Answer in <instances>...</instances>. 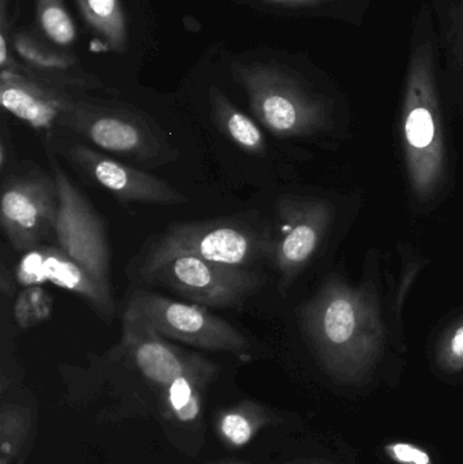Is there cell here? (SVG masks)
<instances>
[{"mask_svg":"<svg viewBox=\"0 0 463 464\" xmlns=\"http://www.w3.org/2000/svg\"><path fill=\"white\" fill-rule=\"evenodd\" d=\"M59 195L53 177L24 174L3 185L0 225L19 253L41 246L56 230Z\"/></svg>","mask_w":463,"mask_h":464,"instance_id":"9c48e42d","label":"cell"},{"mask_svg":"<svg viewBox=\"0 0 463 464\" xmlns=\"http://www.w3.org/2000/svg\"><path fill=\"white\" fill-rule=\"evenodd\" d=\"M141 276L203 307H241L263 286V277L257 273L215 264L184 251H151Z\"/></svg>","mask_w":463,"mask_h":464,"instance_id":"7a4b0ae2","label":"cell"},{"mask_svg":"<svg viewBox=\"0 0 463 464\" xmlns=\"http://www.w3.org/2000/svg\"><path fill=\"white\" fill-rule=\"evenodd\" d=\"M92 32L100 34L109 48L124 52L128 45L127 18L121 0H76Z\"/></svg>","mask_w":463,"mask_h":464,"instance_id":"e0dca14e","label":"cell"},{"mask_svg":"<svg viewBox=\"0 0 463 464\" xmlns=\"http://www.w3.org/2000/svg\"><path fill=\"white\" fill-rule=\"evenodd\" d=\"M233 76L246 92L256 119L277 138H301L323 130V106L276 68L236 63Z\"/></svg>","mask_w":463,"mask_h":464,"instance_id":"3957f363","label":"cell"},{"mask_svg":"<svg viewBox=\"0 0 463 464\" xmlns=\"http://www.w3.org/2000/svg\"><path fill=\"white\" fill-rule=\"evenodd\" d=\"M301 324L323 371L344 386L371 379L385 346V324L371 286L332 276L301 307Z\"/></svg>","mask_w":463,"mask_h":464,"instance_id":"6da1fadb","label":"cell"},{"mask_svg":"<svg viewBox=\"0 0 463 464\" xmlns=\"http://www.w3.org/2000/svg\"><path fill=\"white\" fill-rule=\"evenodd\" d=\"M385 454L396 464H434L431 455L426 450L404 441L386 444Z\"/></svg>","mask_w":463,"mask_h":464,"instance_id":"7402d4cb","label":"cell"},{"mask_svg":"<svg viewBox=\"0 0 463 464\" xmlns=\"http://www.w3.org/2000/svg\"><path fill=\"white\" fill-rule=\"evenodd\" d=\"M0 102L5 111L35 130L67 127L84 101L72 92L41 83L24 73L2 70Z\"/></svg>","mask_w":463,"mask_h":464,"instance_id":"7c38bea8","label":"cell"},{"mask_svg":"<svg viewBox=\"0 0 463 464\" xmlns=\"http://www.w3.org/2000/svg\"><path fill=\"white\" fill-rule=\"evenodd\" d=\"M68 160L82 174L122 203L178 206L188 201L182 193L162 179L82 144L71 147Z\"/></svg>","mask_w":463,"mask_h":464,"instance_id":"8fae6325","label":"cell"},{"mask_svg":"<svg viewBox=\"0 0 463 464\" xmlns=\"http://www.w3.org/2000/svg\"><path fill=\"white\" fill-rule=\"evenodd\" d=\"M11 46L21 59L26 75L64 92L103 90L102 82L86 72L75 56L53 51L26 30L13 33Z\"/></svg>","mask_w":463,"mask_h":464,"instance_id":"9a60e30c","label":"cell"},{"mask_svg":"<svg viewBox=\"0 0 463 464\" xmlns=\"http://www.w3.org/2000/svg\"><path fill=\"white\" fill-rule=\"evenodd\" d=\"M265 2L282 3L287 2V0H265Z\"/></svg>","mask_w":463,"mask_h":464,"instance_id":"cb8c5ba5","label":"cell"},{"mask_svg":"<svg viewBox=\"0 0 463 464\" xmlns=\"http://www.w3.org/2000/svg\"><path fill=\"white\" fill-rule=\"evenodd\" d=\"M51 163L59 195L54 230L57 247L83 266L103 294L111 299V248L102 220L83 193L71 182L53 155Z\"/></svg>","mask_w":463,"mask_h":464,"instance_id":"5b68a950","label":"cell"},{"mask_svg":"<svg viewBox=\"0 0 463 464\" xmlns=\"http://www.w3.org/2000/svg\"><path fill=\"white\" fill-rule=\"evenodd\" d=\"M65 128L83 135L98 149L122 157L149 160L158 149L149 130L130 114L103 111L87 102L82 103Z\"/></svg>","mask_w":463,"mask_h":464,"instance_id":"5bb4252c","label":"cell"},{"mask_svg":"<svg viewBox=\"0 0 463 464\" xmlns=\"http://www.w3.org/2000/svg\"><path fill=\"white\" fill-rule=\"evenodd\" d=\"M276 215L280 234L272 256L280 292L285 294L320 248L333 223L334 207L323 198L288 195L277 200Z\"/></svg>","mask_w":463,"mask_h":464,"instance_id":"52a82bcc","label":"cell"},{"mask_svg":"<svg viewBox=\"0 0 463 464\" xmlns=\"http://www.w3.org/2000/svg\"><path fill=\"white\" fill-rule=\"evenodd\" d=\"M223 435L234 446H245L253 436V427L246 417L241 413H228L220 422Z\"/></svg>","mask_w":463,"mask_h":464,"instance_id":"603a6c76","label":"cell"},{"mask_svg":"<svg viewBox=\"0 0 463 464\" xmlns=\"http://www.w3.org/2000/svg\"><path fill=\"white\" fill-rule=\"evenodd\" d=\"M415 84L405 106L402 146L408 181L419 201L435 198L446 179V144L434 98Z\"/></svg>","mask_w":463,"mask_h":464,"instance_id":"8992f818","label":"cell"},{"mask_svg":"<svg viewBox=\"0 0 463 464\" xmlns=\"http://www.w3.org/2000/svg\"><path fill=\"white\" fill-rule=\"evenodd\" d=\"M53 308L51 295L43 285L22 289L14 304V318L21 330H29L48 321Z\"/></svg>","mask_w":463,"mask_h":464,"instance_id":"d6986e66","label":"cell"},{"mask_svg":"<svg viewBox=\"0 0 463 464\" xmlns=\"http://www.w3.org/2000/svg\"><path fill=\"white\" fill-rule=\"evenodd\" d=\"M122 346L144 378L169 387L182 376L209 378L215 367L195 354H187L169 343L151 324L130 311L122 316Z\"/></svg>","mask_w":463,"mask_h":464,"instance_id":"30bf717a","label":"cell"},{"mask_svg":"<svg viewBox=\"0 0 463 464\" xmlns=\"http://www.w3.org/2000/svg\"><path fill=\"white\" fill-rule=\"evenodd\" d=\"M435 360L438 367L446 373L463 371V316L446 329L438 341Z\"/></svg>","mask_w":463,"mask_h":464,"instance_id":"44dd1931","label":"cell"},{"mask_svg":"<svg viewBox=\"0 0 463 464\" xmlns=\"http://www.w3.org/2000/svg\"><path fill=\"white\" fill-rule=\"evenodd\" d=\"M15 278L24 288L53 284L86 300L103 318L113 315V299L106 296L87 270L57 246L41 245L24 253Z\"/></svg>","mask_w":463,"mask_h":464,"instance_id":"4fadbf2b","label":"cell"},{"mask_svg":"<svg viewBox=\"0 0 463 464\" xmlns=\"http://www.w3.org/2000/svg\"><path fill=\"white\" fill-rule=\"evenodd\" d=\"M275 239L236 222H196L171 227L154 253L184 251L228 266L244 267L274 254Z\"/></svg>","mask_w":463,"mask_h":464,"instance_id":"ba28073f","label":"cell"},{"mask_svg":"<svg viewBox=\"0 0 463 464\" xmlns=\"http://www.w3.org/2000/svg\"><path fill=\"white\" fill-rule=\"evenodd\" d=\"M38 24L49 40L68 46L76 38L75 24L63 0H35Z\"/></svg>","mask_w":463,"mask_h":464,"instance_id":"ac0fdd59","label":"cell"},{"mask_svg":"<svg viewBox=\"0 0 463 464\" xmlns=\"http://www.w3.org/2000/svg\"><path fill=\"white\" fill-rule=\"evenodd\" d=\"M212 114L220 130L247 154L261 155L265 152L266 143L263 130L249 116L239 111L219 89L209 92Z\"/></svg>","mask_w":463,"mask_h":464,"instance_id":"2e32d148","label":"cell"},{"mask_svg":"<svg viewBox=\"0 0 463 464\" xmlns=\"http://www.w3.org/2000/svg\"><path fill=\"white\" fill-rule=\"evenodd\" d=\"M208 378H200V376H182V378L174 381L168 387L169 401L171 408L176 411L177 417L181 421L190 422L198 416V406H200V398H198L196 386L204 383Z\"/></svg>","mask_w":463,"mask_h":464,"instance_id":"ffe728a7","label":"cell"},{"mask_svg":"<svg viewBox=\"0 0 463 464\" xmlns=\"http://www.w3.org/2000/svg\"><path fill=\"white\" fill-rule=\"evenodd\" d=\"M307 464H332V463H328V462H312V463H307Z\"/></svg>","mask_w":463,"mask_h":464,"instance_id":"d4e9b609","label":"cell"},{"mask_svg":"<svg viewBox=\"0 0 463 464\" xmlns=\"http://www.w3.org/2000/svg\"><path fill=\"white\" fill-rule=\"evenodd\" d=\"M127 310L140 316L163 337L198 348L236 354L249 348V341L238 329L195 303L177 302L138 289L130 295Z\"/></svg>","mask_w":463,"mask_h":464,"instance_id":"277c9868","label":"cell"}]
</instances>
